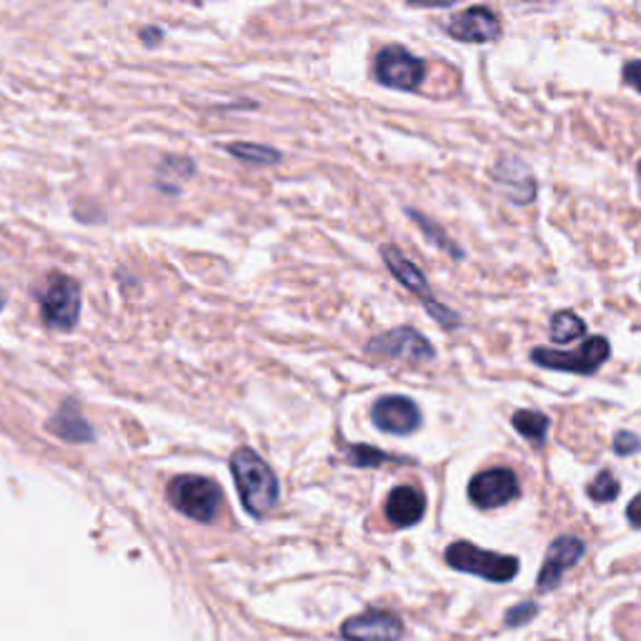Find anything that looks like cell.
Here are the masks:
<instances>
[{
	"instance_id": "6da1fadb",
	"label": "cell",
	"mask_w": 641,
	"mask_h": 641,
	"mask_svg": "<svg viewBox=\"0 0 641 641\" xmlns=\"http://www.w3.org/2000/svg\"><path fill=\"white\" fill-rule=\"evenodd\" d=\"M33 298H36L40 319L48 329L73 331L81 321V286L68 273L50 271L33 284Z\"/></svg>"
},
{
	"instance_id": "7a4b0ae2",
	"label": "cell",
	"mask_w": 641,
	"mask_h": 641,
	"mask_svg": "<svg viewBox=\"0 0 641 641\" xmlns=\"http://www.w3.org/2000/svg\"><path fill=\"white\" fill-rule=\"evenodd\" d=\"M230 472H234L238 494L249 514L266 517L278 501V482L271 466L253 449H238L230 456Z\"/></svg>"
},
{
	"instance_id": "3957f363",
	"label": "cell",
	"mask_w": 641,
	"mask_h": 641,
	"mask_svg": "<svg viewBox=\"0 0 641 641\" xmlns=\"http://www.w3.org/2000/svg\"><path fill=\"white\" fill-rule=\"evenodd\" d=\"M381 259H383V263H387L391 276L396 278L399 284L408 290V294H414L418 301H422L426 313H429L443 331H454L461 327V323H464L454 309L443 306L439 298L431 294V286H429V281H426L424 271L418 269L414 261H408L406 256L396 249V246L383 244Z\"/></svg>"
},
{
	"instance_id": "277c9868",
	"label": "cell",
	"mask_w": 641,
	"mask_h": 641,
	"mask_svg": "<svg viewBox=\"0 0 641 641\" xmlns=\"http://www.w3.org/2000/svg\"><path fill=\"white\" fill-rule=\"evenodd\" d=\"M443 559L451 569L466 571V574L482 577L494 584H507L519 574V559L507 554H494L478 549L472 542H456L443 551Z\"/></svg>"
},
{
	"instance_id": "5b68a950",
	"label": "cell",
	"mask_w": 641,
	"mask_h": 641,
	"mask_svg": "<svg viewBox=\"0 0 641 641\" xmlns=\"http://www.w3.org/2000/svg\"><path fill=\"white\" fill-rule=\"evenodd\" d=\"M168 499L181 514L209 524L218 517L224 491L206 476H178L168 486Z\"/></svg>"
},
{
	"instance_id": "8992f818",
	"label": "cell",
	"mask_w": 641,
	"mask_h": 641,
	"mask_svg": "<svg viewBox=\"0 0 641 641\" xmlns=\"http://www.w3.org/2000/svg\"><path fill=\"white\" fill-rule=\"evenodd\" d=\"M612 344L604 336H592L581 344L577 352H557V348L536 346L532 352V361L542 369L577 373V376H594L602 366L609 361Z\"/></svg>"
},
{
	"instance_id": "52a82bcc",
	"label": "cell",
	"mask_w": 641,
	"mask_h": 641,
	"mask_svg": "<svg viewBox=\"0 0 641 641\" xmlns=\"http://www.w3.org/2000/svg\"><path fill=\"white\" fill-rule=\"evenodd\" d=\"M373 79L391 91L412 93L422 88L426 81V63L412 50L387 46L373 58Z\"/></svg>"
},
{
	"instance_id": "ba28073f",
	"label": "cell",
	"mask_w": 641,
	"mask_h": 641,
	"mask_svg": "<svg viewBox=\"0 0 641 641\" xmlns=\"http://www.w3.org/2000/svg\"><path fill=\"white\" fill-rule=\"evenodd\" d=\"M366 354L396 358L406 364H426L436 358V348L426 336L412 327H396L366 341Z\"/></svg>"
},
{
	"instance_id": "9c48e42d",
	"label": "cell",
	"mask_w": 641,
	"mask_h": 641,
	"mask_svg": "<svg viewBox=\"0 0 641 641\" xmlns=\"http://www.w3.org/2000/svg\"><path fill=\"white\" fill-rule=\"evenodd\" d=\"M519 478L511 468H489L472 478L468 484V501L476 509H499L519 499Z\"/></svg>"
},
{
	"instance_id": "30bf717a",
	"label": "cell",
	"mask_w": 641,
	"mask_h": 641,
	"mask_svg": "<svg viewBox=\"0 0 641 641\" xmlns=\"http://www.w3.org/2000/svg\"><path fill=\"white\" fill-rule=\"evenodd\" d=\"M491 181L497 183L509 201L517 206H529L536 199V178L529 164L514 153H503L491 168Z\"/></svg>"
},
{
	"instance_id": "8fae6325",
	"label": "cell",
	"mask_w": 641,
	"mask_h": 641,
	"mask_svg": "<svg viewBox=\"0 0 641 641\" xmlns=\"http://www.w3.org/2000/svg\"><path fill=\"white\" fill-rule=\"evenodd\" d=\"M371 422L376 424V429L379 431L408 436L422 426L424 418H422V408L416 406V401L393 393V396H381L371 406Z\"/></svg>"
},
{
	"instance_id": "7c38bea8",
	"label": "cell",
	"mask_w": 641,
	"mask_h": 641,
	"mask_svg": "<svg viewBox=\"0 0 641 641\" xmlns=\"http://www.w3.org/2000/svg\"><path fill=\"white\" fill-rule=\"evenodd\" d=\"M341 634L346 641H401L404 624L393 612L369 609L344 621Z\"/></svg>"
},
{
	"instance_id": "4fadbf2b",
	"label": "cell",
	"mask_w": 641,
	"mask_h": 641,
	"mask_svg": "<svg viewBox=\"0 0 641 641\" xmlns=\"http://www.w3.org/2000/svg\"><path fill=\"white\" fill-rule=\"evenodd\" d=\"M447 33L461 43H491L501 36V21L491 8L474 5L468 11L451 15Z\"/></svg>"
},
{
	"instance_id": "5bb4252c",
	"label": "cell",
	"mask_w": 641,
	"mask_h": 641,
	"mask_svg": "<svg viewBox=\"0 0 641 641\" xmlns=\"http://www.w3.org/2000/svg\"><path fill=\"white\" fill-rule=\"evenodd\" d=\"M586 546L579 536H557L546 551L544 567L538 571V592H551L561 584V579L574 563L584 557Z\"/></svg>"
},
{
	"instance_id": "9a60e30c",
	"label": "cell",
	"mask_w": 641,
	"mask_h": 641,
	"mask_svg": "<svg viewBox=\"0 0 641 641\" xmlns=\"http://www.w3.org/2000/svg\"><path fill=\"white\" fill-rule=\"evenodd\" d=\"M426 514L424 494L414 486H399L387 499V519L393 529H408L418 524Z\"/></svg>"
},
{
	"instance_id": "2e32d148",
	"label": "cell",
	"mask_w": 641,
	"mask_h": 641,
	"mask_svg": "<svg viewBox=\"0 0 641 641\" xmlns=\"http://www.w3.org/2000/svg\"><path fill=\"white\" fill-rule=\"evenodd\" d=\"M48 431L61 436V439H66V441H73V443L93 439L88 422H85L79 408H75L73 404H66V406L58 408L56 416L48 422Z\"/></svg>"
},
{
	"instance_id": "e0dca14e",
	"label": "cell",
	"mask_w": 641,
	"mask_h": 641,
	"mask_svg": "<svg viewBox=\"0 0 641 641\" xmlns=\"http://www.w3.org/2000/svg\"><path fill=\"white\" fill-rule=\"evenodd\" d=\"M193 174H195V164L191 158L168 156L164 158V164L158 166V188L164 193H178L181 191L183 181L193 178Z\"/></svg>"
},
{
	"instance_id": "ac0fdd59",
	"label": "cell",
	"mask_w": 641,
	"mask_h": 641,
	"mask_svg": "<svg viewBox=\"0 0 641 641\" xmlns=\"http://www.w3.org/2000/svg\"><path fill=\"white\" fill-rule=\"evenodd\" d=\"M406 216L414 221V224L424 230V236L429 238V241L436 246V249H441L443 253H449L451 259L461 261L464 259V249L454 241V238L447 236V230H443L436 221H431L429 216H424V213H418L416 209H406Z\"/></svg>"
},
{
	"instance_id": "d6986e66",
	"label": "cell",
	"mask_w": 641,
	"mask_h": 641,
	"mask_svg": "<svg viewBox=\"0 0 641 641\" xmlns=\"http://www.w3.org/2000/svg\"><path fill=\"white\" fill-rule=\"evenodd\" d=\"M511 424H514V429L524 436L526 441H532L534 447H544L551 422L549 416L542 412H534V408H521V412L511 416Z\"/></svg>"
},
{
	"instance_id": "ffe728a7",
	"label": "cell",
	"mask_w": 641,
	"mask_h": 641,
	"mask_svg": "<svg viewBox=\"0 0 641 641\" xmlns=\"http://www.w3.org/2000/svg\"><path fill=\"white\" fill-rule=\"evenodd\" d=\"M586 333V323L574 311L561 309L551 316L549 321V336L554 344H571V341L581 339Z\"/></svg>"
},
{
	"instance_id": "44dd1931",
	"label": "cell",
	"mask_w": 641,
	"mask_h": 641,
	"mask_svg": "<svg viewBox=\"0 0 641 641\" xmlns=\"http://www.w3.org/2000/svg\"><path fill=\"white\" fill-rule=\"evenodd\" d=\"M226 151L230 156L244 161V164H251V166H276L284 161V156L276 149H271V145H261V143H228Z\"/></svg>"
},
{
	"instance_id": "7402d4cb",
	"label": "cell",
	"mask_w": 641,
	"mask_h": 641,
	"mask_svg": "<svg viewBox=\"0 0 641 641\" xmlns=\"http://www.w3.org/2000/svg\"><path fill=\"white\" fill-rule=\"evenodd\" d=\"M346 459L348 464L352 466H358V468H371V466H383L389 464V461H404V459H393L389 456L387 451L381 449H373V447H364V443H356V447H348L346 451Z\"/></svg>"
},
{
	"instance_id": "603a6c76",
	"label": "cell",
	"mask_w": 641,
	"mask_h": 641,
	"mask_svg": "<svg viewBox=\"0 0 641 641\" xmlns=\"http://www.w3.org/2000/svg\"><path fill=\"white\" fill-rule=\"evenodd\" d=\"M621 486L617 482V476H614L612 472H600L596 474V478L592 484H589V499H594L596 503H609L619 497Z\"/></svg>"
},
{
	"instance_id": "cb8c5ba5",
	"label": "cell",
	"mask_w": 641,
	"mask_h": 641,
	"mask_svg": "<svg viewBox=\"0 0 641 641\" xmlns=\"http://www.w3.org/2000/svg\"><path fill=\"white\" fill-rule=\"evenodd\" d=\"M614 451H617L619 456H629V454H639L641 451V439L637 434L631 431H619L614 436Z\"/></svg>"
},
{
	"instance_id": "d4e9b609",
	"label": "cell",
	"mask_w": 641,
	"mask_h": 641,
	"mask_svg": "<svg viewBox=\"0 0 641 641\" xmlns=\"http://www.w3.org/2000/svg\"><path fill=\"white\" fill-rule=\"evenodd\" d=\"M532 617H536V604L524 602L514 606L511 612H507V627H521V624L532 621Z\"/></svg>"
},
{
	"instance_id": "484cf974",
	"label": "cell",
	"mask_w": 641,
	"mask_h": 641,
	"mask_svg": "<svg viewBox=\"0 0 641 641\" xmlns=\"http://www.w3.org/2000/svg\"><path fill=\"white\" fill-rule=\"evenodd\" d=\"M621 75H624V83L631 85V88H634L641 96V58L639 61H629L627 66H624Z\"/></svg>"
},
{
	"instance_id": "4316f807",
	"label": "cell",
	"mask_w": 641,
	"mask_h": 641,
	"mask_svg": "<svg viewBox=\"0 0 641 641\" xmlns=\"http://www.w3.org/2000/svg\"><path fill=\"white\" fill-rule=\"evenodd\" d=\"M404 3L414 8H451L456 5L459 0H404Z\"/></svg>"
},
{
	"instance_id": "83f0119b",
	"label": "cell",
	"mask_w": 641,
	"mask_h": 641,
	"mask_svg": "<svg viewBox=\"0 0 641 641\" xmlns=\"http://www.w3.org/2000/svg\"><path fill=\"white\" fill-rule=\"evenodd\" d=\"M627 519H629V524L631 526H637V529H641V494L639 497L629 503V509H627Z\"/></svg>"
},
{
	"instance_id": "f1b7e54d",
	"label": "cell",
	"mask_w": 641,
	"mask_h": 641,
	"mask_svg": "<svg viewBox=\"0 0 641 641\" xmlns=\"http://www.w3.org/2000/svg\"><path fill=\"white\" fill-rule=\"evenodd\" d=\"M141 38H143V43L145 46H156V43L164 38V31H158V28H145L143 33H141Z\"/></svg>"
},
{
	"instance_id": "f546056e",
	"label": "cell",
	"mask_w": 641,
	"mask_h": 641,
	"mask_svg": "<svg viewBox=\"0 0 641 641\" xmlns=\"http://www.w3.org/2000/svg\"><path fill=\"white\" fill-rule=\"evenodd\" d=\"M637 186H639V193H641V158H639V164H637Z\"/></svg>"
},
{
	"instance_id": "4dcf8cb0",
	"label": "cell",
	"mask_w": 641,
	"mask_h": 641,
	"mask_svg": "<svg viewBox=\"0 0 641 641\" xmlns=\"http://www.w3.org/2000/svg\"><path fill=\"white\" fill-rule=\"evenodd\" d=\"M3 306H5V294L0 290V311H3Z\"/></svg>"
},
{
	"instance_id": "1f68e13d",
	"label": "cell",
	"mask_w": 641,
	"mask_h": 641,
	"mask_svg": "<svg viewBox=\"0 0 641 641\" xmlns=\"http://www.w3.org/2000/svg\"><path fill=\"white\" fill-rule=\"evenodd\" d=\"M193 3H203V0H193Z\"/></svg>"
}]
</instances>
